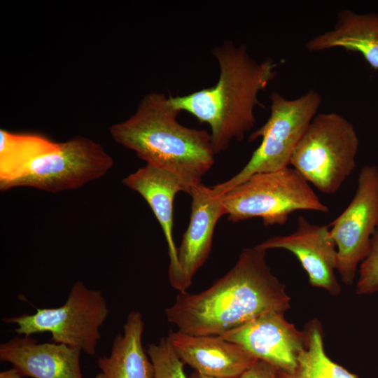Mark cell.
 <instances>
[{"label":"cell","instance_id":"cell-1","mask_svg":"<svg viewBox=\"0 0 378 378\" xmlns=\"http://www.w3.org/2000/svg\"><path fill=\"white\" fill-rule=\"evenodd\" d=\"M258 244L242 250L234 265L198 293L178 292L165 309L178 330L195 335H221L270 312L290 308L286 286L266 260Z\"/></svg>","mask_w":378,"mask_h":378},{"label":"cell","instance_id":"cell-2","mask_svg":"<svg viewBox=\"0 0 378 378\" xmlns=\"http://www.w3.org/2000/svg\"><path fill=\"white\" fill-rule=\"evenodd\" d=\"M211 53L220 69L216 84L183 96L169 95V99L180 111H187L210 126L216 155L253 128L254 109L262 106L258 94L276 77L277 64L271 58L258 62L244 45L236 46L230 41L214 47Z\"/></svg>","mask_w":378,"mask_h":378},{"label":"cell","instance_id":"cell-3","mask_svg":"<svg viewBox=\"0 0 378 378\" xmlns=\"http://www.w3.org/2000/svg\"><path fill=\"white\" fill-rule=\"evenodd\" d=\"M180 112L169 97L150 92L133 115L109 131L117 143L134 151L146 164L176 175L189 194L213 166L215 153L210 133L179 123Z\"/></svg>","mask_w":378,"mask_h":378},{"label":"cell","instance_id":"cell-4","mask_svg":"<svg viewBox=\"0 0 378 378\" xmlns=\"http://www.w3.org/2000/svg\"><path fill=\"white\" fill-rule=\"evenodd\" d=\"M232 223L260 218L263 225H285L297 211H329L309 183L292 167L257 173L221 195Z\"/></svg>","mask_w":378,"mask_h":378},{"label":"cell","instance_id":"cell-5","mask_svg":"<svg viewBox=\"0 0 378 378\" xmlns=\"http://www.w3.org/2000/svg\"><path fill=\"white\" fill-rule=\"evenodd\" d=\"M358 146L349 120L336 113H318L296 146L290 166L321 192L335 194L356 167Z\"/></svg>","mask_w":378,"mask_h":378},{"label":"cell","instance_id":"cell-6","mask_svg":"<svg viewBox=\"0 0 378 378\" xmlns=\"http://www.w3.org/2000/svg\"><path fill=\"white\" fill-rule=\"evenodd\" d=\"M270 98L269 118L249 136L250 141L261 137L260 144L238 173L212 187L217 195H222L253 174L289 167L292 154L321 102L320 94L314 90L293 99L274 91Z\"/></svg>","mask_w":378,"mask_h":378},{"label":"cell","instance_id":"cell-7","mask_svg":"<svg viewBox=\"0 0 378 378\" xmlns=\"http://www.w3.org/2000/svg\"><path fill=\"white\" fill-rule=\"evenodd\" d=\"M99 144L81 136L57 143L48 139L36 155L1 190L28 186L56 192L75 189L104 176L113 167Z\"/></svg>","mask_w":378,"mask_h":378},{"label":"cell","instance_id":"cell-8","mask_svg":"<svg viewBox=\"0 0 378 378\" xmlns=\"http://www.w3.org/2000/svg\"><path fill=\"white\" fill-rule=\"evenodd\" d=\"M108 314L102 291L90 289L78 281L72 286L62 306L36 308L34 314L6 317L2 321L16 324L14 330L19 335L48 332L53 342L78 348L93 356L101 338L100 328Z\"/></svg>","mask_w":378,"mask_h":378},{"label":"cell","instance_id":"cell-9","mask_svg":"<svg viewBox=\"0 0 378 378\" xmlns=\"http://www.w3.org/2000/svg\"><path fill=\"white\" fill-rule=\"evenodd\" d=\"M337 250V271L346 285L354 283L358 266L368 255L378 226V167L363 166L355 195L329 225Z\"/></svg>","mask_w":378,"mask_h":378},{"label":"cell","instance_id":"cell-10","mask_svg":"<svg viewBox=\"0 0 378 378\" xmlns=\"http://www.w3.org/2000/svg\"><path fill=\"white\" fill-rule=\"evenodd\" d=\"M276 370L293 371L306 342L304 330L288 322L284 313L270 312L219 335Z\"/></svg>","mask_w":378,"mask_h":378},{"label":"cell","instance_id":"cell-11","mask_svg":"<svg viewBox=\"0 0 378 378\" xmlns=\"http://www.w3.org/2000/svg\"><path fill=\"white\" fill-rule=\"evenodd\" d=\"M258 245L265 250L281 248L291 252L312 286L324 289L332 296L340 293L342 288L335 276L337 250L328 225L312 224L300 216L292 233L272 237Z\"/></svg>","mask_w":378,"mask_h":378},{"label":"cell","instance_id":"cell-12","mask_svg":"<svg viewBox=\"0 0 378 378\" xmlns=\"http://www.w3.org/2000/svg\"><path fill=\"white\" fill-rule=\"evenodd\" d=\"M122 183L144 198L158 220L168 246L169 280L174 289L182 292V275L178 259V248L173 237V208L176 195L181 191H187L184 183L172 172L146 164L125 177Z\"/></svg>","mask_w":378,"mask_h":378},{"label":"cell","instance_id":"cell-13","mask_svg":"<svg viewBox=\"0 0 378 378\" xmlns=\"http://www.w3.org/2000/svg\"><path fill=\"white\" fill-rule=\"evenodd\" d=\"M167 338L184 364L200 374L240 378L258 359L241 346L219 335H195L170 331Z\"/></svg>","mask_w":378,"mask_h":378},{"label":"cell","instance_id":"cell-14","mask_svg":"<svg viewBox=\"0 0 378 378\" xmlns=\"http://www.w3.org/2000/svg\"><path fill=\"white\" fill-rule=\"evenodd\" d=\"M189 225L178 248V259L182 275L183 291L192 284L197 272L209 256L213 235L219 218L225 215L221 195L202 183L193 186Z\"/></svg>","mask_w":378,"mask_h":378},{"label":"cell","instance_id":"cell-15","mask_svg":"<svg viewBox=\"0 0 378 378\" xmlns=\"http://www.w3.org/2000/svg\"><path fill=\"white\" fill-rule=\"evenodd\" d=\"M81 352L64 344H38L31 336H16L0 344V360L32 378H83Z\"/></svg>","mask_w":378,"mask_h":378},{"label":"cell","instance_id":"cell-16","mask_svg":"<svg viewBox=\"0 0 378 378\" xmlns=\"http://www.w3.org/2000/svg\"><path fill=\"white\" fill-rule=\"evenodd\" d=\"M343 48L362 55L369 65L378 69V13L358 14L343 10L334 27L306 43L311 52Z\"/></svg>","mask_w":378,"mask_h":378},{"label":"cell","instance_id":"cell-17","mask_svg":"<svg viewBox=\"0 0 378 378\" xmlns=\"http://www.w3.org/2000/svg\"><path fill=\"white\" fill-rule=\"evenodd\" d=\"M144 330L141 314L130 312L122 334L113 339L110 354L97 360V365L106 378H154L153 363L142 344Z\"/></svg>","mask_w":378,"mask_h":378},{"label":"cell","instance_id":"cell-18","mask_svg":"<svg viewBox=\"0 0 378 378\" xmlns=\"http://www.w3.org/2000/svg\"><path fill=\"white\" fill-rule=\"evenodd\" d=\"M304 330L305 346L298 356L295 368L291 372L275 368L277 378H358L327 355L323 328L318 319L309 321Z\"/></svg>","mask_w":378,"mask_h":378},{"label":"cell","instance_id":"cell-19","mask_svg":"<svg viewBox=\"0 0 378 378\" xmlns=\"http://www.w3.org/2000/svg\"><path fill=\"white\" fill-rule=\"evenodd\" d=\"M47 139L38 134L0 130V189L21 173Z\"/></svg>","mask_w":378,"mask_h":378},{"label":"cell","instance_id":"cell-20","mask_svg":"<svg viewBox=\"0 0 378 378\" xmlns=\"http://www.w3.org/2000/svg\"><path fill=\"white\" fill-rule=\"evenodd\" d=\"M147 354L154 369V378H189L184 363L172 348L167 337H162L157 344L148 346Z\"/></svg>","mask_w":378,"mask_h":378},{"label":"cell","instance_id":"cell-21","mask_svg":"<svg viewBox=\"0 0 378 378\" xmlns=\"http://www.w3.org/2000/svg\"><path fill=\"white\" fill-rule=\"evenodd\" d=\"M378 291V226L374 231L368 255L358 270L356 292L357 295H372Z\"/></svg>","mask_w":378,"mask_h":378},{"label":"cell","instance_id":"cell-22","mask_svg":"<svg viewBox=\"0 0 378 378\" xmlns=\"http://www.w3.org/2000/svg\"><path fill=\"white\" fill-rule=\"evenodd\" d=\"M240 378H277L276 369L270 364L257 360Z\"/></svg>","mask_w":378,"mask_h":378},{"label":"cell","instance_id":"cell-23","mask_svg":"<svg viewBox=\"0 0 378 378\" xmlns=\"http://www.w3.org/2000/svg\"><path fill=\"white\" fill-rule=\"evenodd\" d=\"M0 378H24L15 368L4 370L0 372Z\"/></svg>","mask_w":378,"mask_h":378},{"label":"cell","instance_id":"cell-24","mask_svg":"<svg viewBox=\"0 0 378 378\" xmlns=\"http://www.w3.org/2000/svg\"><path fill=\"white\" fill-rule=\"evenodd\" d=\"M189 378H219V377H214L206 376V375L200 374V373L197 372L195 371V372L190 376Z\"/></svg>","mask_w":378,"mask_h":378},{"label":"cell","instance_id":"cell-25","mask_svg":"<svg viewBox=\"0 0 378 378\" xmlns=\"http://www.w3.org/2000/svg\"><path fill=\"white\" fill-rule=\"evenodd\" d=\"M94 378H106V377L105 376L104 373L100 372L98 374H97Z\"/></svg>","mask_w":378,"mask_h":378}]
</instances>
